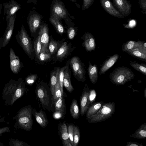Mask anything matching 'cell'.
Returning a JSON list of instances; mask_svg holds the SVG:
<instances>
[{
	"mask_svg": "<svg viewBox=\"0 0 146 146\" xmlns=\"http://www.w3.org/2000/svg\"><path fill=\"white\" fill-rule=\"evenodd\" d=\"M119 58L118 54H116L110 57L102 64L100 68L99 74H103L111 68L117 61Z\"/></svg>",
	"mask_w": 146,
	"mask_h": 146,
	"instance_id": "obj_18",
	"label": "cell"
},
{
	"mask_svg": "<svg viewBox=\"0 0 146 146\" xmlns=\"http://www.w3.org/2000/svg\"><path fill=\"white\" fill-rule=\"evenodd\" d=\"M60 71L59 68L52 72L50 78V90L53 96L54 95L55 86L58 79V75Z\"/></svg>",
	"mask_w": 146,
	"mask_h": 146,
	"instance_id": "obj_25",
	"label": "cell"
},
{
	"mask_svg": "<svg viewBox=\"0 0 146 146\" xmlns=\"http://www.w3.org/2000/svg\"><path fill=\"white\" fill-rule=\"evenodd\" d=\"M119 11L123 15L127 16L131 11V5L126 0H113Z\"/></svg>",
	"mask_w": 146,
	"mask_h": 146,
	"instance_id": "obj_16",
	"label": "cell"
},
{
	"mask_svg": "<svg viewBox=\"0 0 146 146\" xmlns=\"http://www.w3.org/2000/svg\"><path fill=\"white\" fill-rule=\"evenodd\" d=\"M2 134H0V137H1V136L2 135ZM1 143V142H0V144Z\"/></svg>",
	"mask_w": 146,
	"mask_h": 146,
	"instance_id": "obj_55",
	"label": "cell"
},
{
	"mask_svg": "<svg viewBox=\"0 0 146 146\" xmlns=\"http://www.w3.org/2000/svg\"><path fill=\"white\" fill-rule=\"evenodd\" d=\"M5 121V117L0 115V124Z\"/></svg>",
	"mask_w": 146,
	"mask_h": 146,
	"instance_id": "obj_49",
	"label": "cell"
},
{
	"mask_svg": "<svg viewBox=\"0 0 146 146\" xmlns=\"http://www.w3.org/2000/svg\"><path fill=\"white\" fill-rule=\"evenodd\" d=\"M101 3L103 8L109 14L117 17H123L120 13L115 9L109 0H101Z\"/></svg>",
	"mask_w": 146,
	"mask_h": 146,
	"instance_id": "obj_19",
	"label": "cell"
},
{
	"mask_svg": "<svg viewBox=\"0 0 146 146\" xmlns=\"http://www.w3.org/2000/svg\"><path fill=\"white\" fill-rule=\"evenodd\" d=\"M38 33L42 45L41 51L49 52V37L47 25L46 24L41 25L40 27Z\"/></svg>",
	"mask_w": 146,
	"mask_h": 146,
	"instance_id": "obj_11",
	"label": "cell"
},
{
	"mask_svg": "<svg viewBox=\"0 0 146 146\" xmlns=\"http://www.w3.org/2000/svg\"><path fill=\"white\" fill-rule=\"evenodd\" d=\"M9 59L11 70L14 74L18 73L23 67V64L11 48L9 51Z\"/></svg>",
	"mask_w": 146,
	"mask_h": 146,
	"instance_id": "obj_10",
	"label": "cell"
},
{
	"mask_svg": "<svg viewBox=\"0 0 146 146\" xmlns=\"http://www.w3.org/2000/svg\"><path fill=\"white\" fill-rule=\"evenodd\" d=\"M126 146H143L142 143L139 144L136 141H129L127 142Z\"/></svg>",
	"mask_w": 146,
	"mask_h": 146,
	"instance_id": "obj_45",
	"label": "cell"
},
{
	"mask_svg": "<svg viewBox=\"0 0 146 146\" xmlns=\"http://www.w3.org/2000/svg\"><path fill=\"white\" fill-rule=\"evenodd\" d=\"M129 65L134 69L143 74L146 75V64H139L136 61H130Z\"/></svg>",
	"mask_w": 146,
	"mask_h": 146,
	"instance_id": "obj_29",
	"label": "cell"
},
{
	"mask_svg": "<svg viewBox=\"0 0 146 146\" xmlns=\"http://www.w3.org/2000/svg\"><path fill=\"white\" fill-rule=\"evenodd\" d=\"M58 43L56 42L51 40L50 42L48 48L51 54H53L56 52L58 48Z\"/></svg>",
	"mask_w": 146,
	"mask_h": 146,
	"instance_id": "obj_38",
	"label": "cell"
},
{
	"mask_svg": "<svg viewBox=\"0 0 146 146\" xmlns=\"http://www.w3.org/2000/svg\"><path fill=\"white\" fill-rule=\"evenodd\" d=\"M9 144L10 146H29L26 142L17 139H9Z\"/></svg>",
	"mask_w": 146,
	"mask_h": 146,
	"instance_id": "obj_36",
	"label": "cell"
},
{
	"mask_svg": "<svg viewBox=\"0 0 146 146\" xmlns=\"http://www.w3.org/2000/svg\"><path fill=\"white\" fill-rule=\"evenodd\" d=\"M15 38L26 53L31 58L34 50L33 48L31 39L22 24L20 30L18 31Z\"/></svg>",
	"mask_w": 146,
	"mask_h": 146,
	"instance_id": "obj_5",
	"label": "cell"
},
{
	"mask_svg": "<svg viewBox=\"0 0 146 146\" xmlns=\"http://www.w3.org/2000/svg\"><path fill=\"white\" fill-rule=\"evenodd\" d=\"M130 136L136 139H142L146 138V123L141 125L133 134Z\"/></svg>",
	"mask_w": 146,
	"mask_h": 146,
	"instance_id": "obj_24",
	"label": "cell"
},
{
	"mask_svg": "<svg viewBox=\"0 0 146 146\" xmlns=\"http://www.w3.org/2000/svg\"><path fill=\"white\" fill-rule=\"evenodd\" d=\"M27 19L30 33H35L40 24V16L31 11L28 15Z\"/></svg>",
	"mask_w": 146,
	"mask_h": 146,
	"instance_id": "obj_13",
	"label": "cell"
},
{
	"mask_svg": "<svg viewBox=\"0 0 146 146\" xmlns=\"http://www.w3.org/2000/svg\"><path fill=\"white\" fill-rule=\"evenodd\" d=\"M114 102L105 103L95 114L86 118L89 123H96L106 120L111 117L115 112Z\"/></svg>",
	"mask_w": 146,
	"mask_h": 146,
	"instance_id": "obj_4",
	"label": "cell"
},
{
	"mask_svg": "<svg viewBox=\"0 0 146 146\" xmlns=\"http://www.w3.org/2000/svg\"><path fill=\"white\" fill-rule=\"evenodd\" d=\"M51 57L50 54L49 52L40 51L38 59L41 61H45L49 59Z\"/></svg>",
	"mask_w": 146,
	"mask_h": 146,
	"instance_id": "obj_39",
	"label": "cell"
},
{
	"mask_svg": "<svg viewBox=\"0 0 146 146\" xmlns=\"http://www.w3.org/2000/svg\"><path fill=\"white\" fill-rule=\"evenodd\" d=\"M68 51V47L66 42H64L58 50L56 57L58 58L64 57L67 54Z\"/></svg>",
	"mask_w": 146,
	"mask_h": 146,
	"instance_id": "obj_32",
	"label": "cell"
},
{
	"mask_svg": "<svg viewBox=\"0 0 146 146\" xmlns=\"http://www.w3.org/2000/svg\"><path fill=\"white\" fill-rule=\"evenodd\" d=\"M32 109L31 106L29 105L19 110L13 118L15 121V128L27 131L32 130L33 124Z\"/></svg>",
	"mask_w": 146,
	"mask_h": 146,
	"instance_id": "obj_2",
	"label": "cell"
},
{
	"mask_svg": "<svg viewBox=\"0 0 146 146\" xmlns=\"http://www.w3.org/2000/svg\"><path fill=\"white\" fill-rule=\"evenodd\" d=\"M70 111L72 116L73 118L76 119L78 118L80 112L77 101L74 99L71 104Z\"/></svg>",
	"mask_w": 146,
	"mask_h": 146,
	"instance_id": "obj_28",
	"label": "cell"
},
{
	"mask_svg": "<svg viewBox=\"0 0 146 146\" xmlns=\"http://www.w3.org/2000/svg\"><path fill=\"white\" fill-rule=\"evenodd\" d=\"M80 138V132L79 127L74 126V146H77L78 144Z\"/></svg>",
	"mask_w": 146,
	"mask_h": 146,
	"instance_id": "obj_37",
	"label": "cell"
},
{
	"mask_svg": "<svg viewBox=\"0 0 146 146\" xmlns=\"http://www.w3.org/2000/svg\"><path fill=\"white\" fill-rule=\"evenodd\" d=\"M96 96V93L95 90L94 89L90 90L89 97L90 105L95 102Z\"/></svg>",
	"mask_w": 146,
	"mask_h": 146,
	"instance_id": "obj_42",
	"label": "cell"
},
{
	"mask_svg": "<svg viewBox=\"0 0 146 146\" xmlns=\"http://www.w3.org/2000/svg\"><path fill=\"white\" fill-rule=\"evenodd\" d=\"M90 90L88 86L85 84L80 100V114L82 116L86 114L90 105L89 97Z\"/></svg>",
	"mask_w": 146,
	"mask_h": 146,
	"instance_id": "obj_9",
	"label": "cell"
},
{
	"mask_svg": "<svg viewBox=\"0 0 146 146\" xmlns=\"http://www.w3.org/2000/svg\"><path fill=\"white\" fill-rule=\"evenodd\" d=\"M70 62L75 78L79 81H85V69L80 59L77 57H74L71 59Z\"/></svg>",
	"mask_w": 146,
	"mask_h": 146,
	"instance_id": "obj_7",
	"label": "cell"
},
{
	"mask_svg": "<svg viewBox=\"0 0 146 146\" xmlns=\"http://www.w3.org/2000/svg\"><path fill=\"white\" fill-rule=\"evenodd\" d=\"M17 14L8 17H6L7 26L4 34L2 37L3 40V48L5 47L9 42L13 31Z\"/></svg>",
	"mask_w": 146,
	"mask_h": 146,
	"instance_id": "obj_8",
	"label": "cell"
},
{
	"mask_svg": "<svg viewBox=\"0 0 146 146\" xmlns=\"http://www.w3.org/2000/svg\"><path fill=\"white\" fill-rule=\"evenodd\" d=\"M37 76L36 74H32L28 76L25 79L26 83L28 85H32L36 80Z\"/></svg>",
	"mask_w": 146,
	"mask_h": 146,
	"instance_id": "obj_41",
	"label": "cell"
},
{
	"mask_svg": "<svg viewBox=\"0 0 146 146\" xmlns=\"http://www.w3.org/2000/svg\"><path fill=\"white\" fill-rule=\"evenodd\" d=\"M60 129L62 142L70 140L68 128L65 123H63L60 125Z\"/></svg>",
	"mask_w": 146,
	"mask_h": 146,
	"instance_id": "obj_31",
	"label": "cell"
},
{
	"mask_svg": "<svg viewBox=\"0 0 146 146\" xmlns=\"http://www.w3.org/2000/svg\"><path fill=\"white\" fill-rule=\"evenodd\" d=\"M3 40L2 37L0 38V49L3 48Z\"/></svg>",
	"mask_w": 146,
	"mask_h": 146,
	"instance_id": "obj_50",
	"label": "cell"
},
{
	"mask_svg": "<svg viewBox=\"0 0 146 146\" xmlns=\"http://www.w3.org/2000/svg\"><path fill=\"white\" fill-rule=\"evenodd\" d=\"M75 31L73 27L70 28L68 31V35L69 39H73L75 35Z\"/></svg>",
	"mask_w": 146,
	"mask_h": 146,
	"instance_id": "obj_43",
	"label": "cell"
},
{
	"mask_svg": "<svg viewBox=\"0 0 146 146\" xmlns=\"http://www.w3.org/2000/svg\"><path fill=\"white\" fill-rule=\"evenodd\" d=\"M3 5L0 2V19L1 18V10L2 8Z\"/></svg>",
	"mask_w": 146,
	"mask_h": 146,
	"instance_id": "obj_52",
	"label": "cell"
},
{
	"mask_svg": "<svg viewBox=\"0 0 146 146\" xmlns=\"http://www.w3.org/2000/svg\"><path fill=\"white\" fill-rule=\"evenodd\" d=\"M104 103V102L102 100L95 102L90 105L86 113V118L96 114Z\"/></svg>",
	"mask_w": 146,
	"mask_h": 146,
	"instance_id": "obj_23",
	"label": "cell"
},
{
	"mask_svg": "<svg viewBox=\"0 0 146 146\" xmlns=\"http://www.w3.org/2000/svg\"><path fill=\"white\" fill-rule=\"evenodd\" d=\"M10 132V128L8 126L0 128V134H3L5 133Z\"/></svg>",
	"mask_w": 146,
	"mask_h": 146,
	"instance_id": "obj_46",
	"label": "cell"
},
{
	"mask_svg": "<svg viewBox=\"0 0 146 146\" xmlns=\"http://www.w3.org/2000/svg\"><path fill=\"white\" fill-rule=\"evenodd\" d=\"M62 95L58 79L55 86L54 94L52 96V104H55L56 101Z\"/></svg>",
	"mask_w": 146,
	"mask_h": 146,
	"instance_id": "obj_33",
	"label": "cell"
},
{
	"mask_svg": "<svg viewBox=\"0 0 146 146\" xmlns=\"http://www.w3.org/2000/svg\"><path fill=\"white\" fill-rule=\"evenodd\" d=\"M125 52L131 56L141 60L146 61V48L140 47L126 50Z\"/></svg>",
	"mask_w": 146,
	"mask_h": 146,
	"instance_id": "obj_17",
	"label": "cell"
},
{
	"mask_svg": "<svg viewBox=\"0 0 146 146\" xmlns=\"http://www.w3.org/2000/svg\"><path fill=\"white\" fill-rule=\"evenodd\" d=\"M50 92L47 85L40 83L36 88V94L43 108L48 109L50 105L52 104V100L51 98Z\"/></svg>",
	"mask_w": 146,
	"mask_h": 146,
	"instance_id": "obj_6",
	"label": "cell"
},
{
	"mask_svg": "<svg viewBox=\"0 0 146 146\" xmlns=\"http://www.w3.org/2000/svg\"><path fill=\"white\" fill-rule=\"evenodd\" d=\"M60 19L52 15L50 18V21L54 27L57 31L60 34H62L64 32V28L60 22Z\"/></svg>",
	"mask_w": 146,
	"mask_h": 146,
	"instance_id": "obj_27",
	"label": "cell"
},
{
	"mask_svg": "<svg viewBox=\"0 0 146 146\" xmlns=\"http://www.w3.org/2000/svg\"><path fill=\"white\" fill-rule=\"evenodd\" d=\"M68 68V65L62 68L60 70L58 75V80L60 86V88L61 93L62 95L63 96V80L64 76V73L66 69Z\"/></svg>",
	"mask_w": 146,
	"mask_h": 146,
	"instance_id": "obj_35",
	"label": "cell"
},
{
	"mask_svg": "<svg viewBox=\"0 0 146 146\" xmlns=\"http://www.w3.org/2000/svg\"><path fill=\"white\" fill-rule=\"evenodd\" d=\"M73 2H76V0H70Z\"/></svg>",
	"mask_w": 146,
	"mask_h": 146,
	"instance_id": "obj_54",
	"label": "cell"
},
{
	"mask_svg": "<svg viewBox=\"0 0 146 146\" xmlns=\"http://www.w3.org/2000/svg\"><path fill=\"white\" fill-rule=\"evenodd\" d=\"M62 143L65 146H72L70 140L63 142Z\"/></svg>",
	"mask_w": 146,
	"mask_h": 146,
	"instance_id": "obj_48",
	"label": "cell"
},
{
	"mask_svg": "<svg viewBox=\"0 0 146 146\" xmlns=\"http://www.w3.org/2000/svg\"><path fill=\"white\" fill-rule=\"evenodd\" d=\"M43 112L42 110L37 112L34 108L32 109V113L34 115L37 122L42 127H45L47 126L48 121Z\"/></svg>",
	"mask_w": 146,
	"mask_h": 146,
	"instance_id": "obj_21",
	"label": "cell"
},
{
	"mask_svg": "<svg viewBox=\"0 0 146 146\" xmlns=\"http://www.w3.org/2000/svg\"><path fill=\"white\" fill-rule=\"evenodd\" d=\"M52 15L60 19L66 18L67 12L62 4L58 2L54 3L52 7Z\"/></svg>",
	"mask_w": 146,
	"mask_h": 146,
	"instance_id": "obj_15",
	"label": "cell"
},
{
	"mask_svg": "<svg viewBox=\"0 0 146 146\" xmlns=\"http://www.w3.org/2000/svg\"><path fill=\"white\" fill-rule=\"evenodd\" d=\"M135 76V74L129 68L125 66H120L115 69L111 73L110 78L113 84L121 85L130 81Z\"/></svg>",
	"mask_w": 146,
	"mask_h": 146,
	"instance_id": "obj_3",
	"label": "cell"
},
{
	"mask_svg": "<svg viewBox=\"0 0 146 146\" xmlns=\"http://www.w3.org/2000/svg\"><path fill=\"white\" fill-rule=\"evenodd\" d=\"M89 77L91 82L93 84L96 83L98 78V70L96 64L92 65L90 62H88V69Z\"/></svg>",
	"mask_w": 146,
	"mask_h": 146,
	"instance_id": "obj_22",
	"label": "cell"
},
{
	"mask_svg": "<svg viewBox=\"0 0 146 146\" xmlns=\"http://www.w3.org/2000/svg\"><path fill=\"white\" fill-rule=\"evenodd\" d=\"M81 38L83 40L82 45L86 50L89 52L95 50L96 43L94 37L90 33H86Z\"/></svg>",
	"mask_w": 146,
	"mask_h": 146,
	"instance_id": "obj_14",
	"label": "cell"
},
{
	"mask_svg": "<svg viewBox=\"0 0 146 146\" xmlns=\"http://www.w3.org/2000/svg\"><path fill=\"white\" fill-rule=\"evenodd\" d=\"M34 50L36 57L38 58V56L42 48V45L39 35L34 42Z\"/></svg>",
	"mask_w": 146,
	"mask_h": 146,
	"instance_id": "obj_34",
	"label": "cell"
},
{
	"mask_svg": "<svg viewBox=\"0 0 146 146\" xmlns=\"http://www.w3.org/2000/svg\"><path fill=\"white\" fill-rule=\"evenodd\" d=\"M63 84L68 91L69 92H72L74 89L71 83L68 68L66 69L64 71Z\"/></svg>",
	"mask_w": 146,
	"mask_h": 146,
	"instance_id": "obj_26",
	"label": "cell"
},
{
	"mask_svg": "<svg viewBox=\"0 0 146 146\" xmlns=\"http://www.w3.org/2000/svg\"><path fill=\"white\" fill-rule=\"evenodd\" d=\"M21 0V1H23V0Z\"/></svg>",
	"mask_w": 146,
	"mask_h": 146,
	"instance_id": "obj_56",
	"label": "cell"
},
{
	"mask_svg": "<svg viewBox=\"0 0 146 146\" xmlns=\"http://www.w3.org/2000/svg\"><path fill=\"white\" fill-rule=\"evenodd\" d=\"M144 96L146 98V88H145L144 91Z\"/></svg>",
	"mask_w": 146,
	"mask_h": 146,
	"instance_id": "obj_53",
	"label": "cell"
},
{
	"mask_svg": "<svg viewBox=\"0 0 146 146\" xmlns=\"http://www.w3.org/2000/svg\"><path fill=\"white\" fill-rule=\"evenodd\" d=\"M3 5L4 16H6V17H10L13 15L17 11L21 9V5L14 0L4 3Z\"/></svg>",
	"mask_w": 146,
	"mask_h": 146,
	"instance_id": "obj_12",
	"label": "cell"
},
{
	"mask_svg": "<svg viewBox=\"0 0 146 146\" xmlns=\"http://www.w3.org/2000/svg\"><path fill=\"white\" fill-rule=\"evenodd\" d=\"M63 96H62L55 103V110L56 112L60 113L62 115L65 111V104L63 99Z\"/></svg>",
	"mask_w": 146,
	"mask_h": 146,
	"instance_id": "obj_30",
	"label": "cell"
},
{
	"mask_svg": "<svg viewBox=\"0 0 146 146\" xmlns=\"http://www.w3.org/2000/svg\"><path fill=\"white\" fill-rule=\"evenodd\" d=\"M36 0H27V3H29L32 2L34 4L35 3Z\"/></svg>",
	"mask_w": 146,
	"mask_h": 146,
	"instance_id": "obj_51",
	"label": "cell"
},
{
	"mask_svg": "<svg viewBox=\"0 0 146 146\" xmlns=\"http://www.w3.org/2000/svg\"><path fill=\"white\" fill-rule=\"evenodd\" d=\"M68 129L69 139L72 146H74V125H69L68 126Z\"/></svg>",
	"mask_w": 146,
	"mask_h": 146,
	"instance_id": "obj_40",
	"label": "cell"
},
{
	"mask_svg": "<svg viewBox=\"0 0 146 146\" xmlns=\"http://www.w3.org/2000/svg\"><path fill=\"white\" fill-rule=\"evenodd\" d=\"M28 91L25 80L21 78L17 80L11 79L4 86L2 98L5 105L12 106Z\"/></svg>",
	"mask_w": 146,
	"mask_h": 146,
	"instance_id": "obj_1",
	"label": "cell"
},
{
	"mask_svg": "<svg viewBox=\"0 0 146 146\" xmlns=\"http://www.w3.org/2000/svg\"><path fill=\"white\" fill-rule=\"evenodd\" d=\"M143 47L146 48V43L142 41H137L129 40L124 43L122 46V50L123 52L136 48Z\"/></svg>",
	"mask_w": 146,
	"mask_h": 146,
	"instance_id": "obj_20",
	"label": "cell"
},
{
	"mask_svg": "<svg viewBox=\"0 0 146 146\" xmlns=\"http://www.w3.org/2000/svg\"><path fill=\"white\" fill-rule=\"evenodd\" d=\"M93 1V0H83V9H85L88 8L91 5Z\"/></svg>",
	"mask_w": 146,
	"mask_h": 146,
	"instance_id": "obj_44",
	"label": "cell"
},
{
	"mask_svg": "<svg viewBox=\"0 0 146 146\" xmlns=\"http://www.w3.org/2000/svg\"><path fill=\"white\" fill-rule=\"evenodd\" d=\"M140 4L143 9L146 10V0H140Z\"/></svg>",
	"mask_w": 146,
	"mask_h": 146,
	"instance_id": "obj_47",
	"label": "cell"
}]
</instances>
